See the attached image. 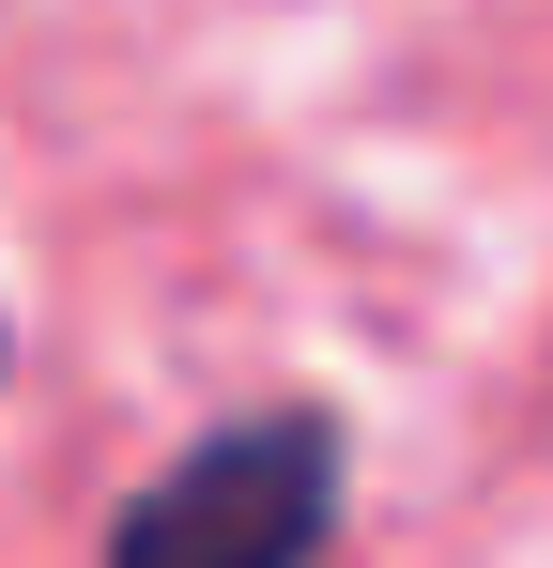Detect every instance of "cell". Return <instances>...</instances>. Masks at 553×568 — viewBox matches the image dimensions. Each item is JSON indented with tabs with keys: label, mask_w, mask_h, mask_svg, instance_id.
Instances as JSON below:
<instances>
[{
	"label": "cell",
	"mask_w": 553,
	"mask_h": 568,
	"mask_svg": "<svg viewBox=\"0 0 553 568\" xmlns=\"http://www.w3.org/2000/svg\"><path fill=\"white\" fill-rule=\"evenodd\" d=\"M323 538H339V415L276 399V415L200 430L108 523V568H323Z\"/></svg>",
	"instance_id": "1"
}]
</instances>
